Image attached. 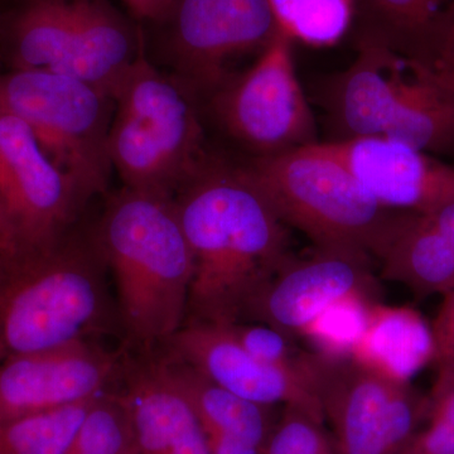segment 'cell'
I'll use <instances>...</instances> for the list:
<instances>
[{
  "instance_id": "d4e9b609",
  "label": "cell",
  "mask_w": 454,
  "mask_h": 454,
  "mask_svg": "<svg viewBox=\"0 0 454 454\" xmlns=\"http://www.w3.org/2000/svg\"><path fill=\"white\" fill-rule=\"evenodd\" d=\"M67 454H138L119 393L107 391L94 400Z\"/></svg>"
},
{
  "instance_id": "6da1fadb",
  "label": "cell",
  "mask_w": 454,
  "mask_h": 454,
  "mask_svg": "<svg viewBox=\"0 0 454 454\" xmlns=\"http://www.w3.org/2000/svg\"><path fill=\"white\" fill-rule=\"evenodd\" d=\"M173 201L193 256L184 325L241 322L293 255L288 226L243 163L212 152Z\"/></svg>"
},
{
  "instance_id": "52a82bcc",
  "label": "cell",
  "mask_w": 454,
  "mask_h": 454,
  "mask_svg": "<svg viewBox=\"0 0 454 454\" xmlns=\"http://www.w3.org/2000/svg\"><path fill=\"white\" fill-rule=\"evenodd\" d=\"M136 23L109 0H31L0 14V49L11 70L64 74L113 98L145 49Z\"/></svg>"
},
{
  "instance_id": "4dcf8cb0",
  "label": "cell",
  "mask_w": 454,
  "mask_h": 454,
  "mask_svg": "<svg viewBox=\"0 0 454 454\" xmlns=\"http://www.w3.org/2000/svg\"><path fill=\"white\" fill-rule=\"evenodd\" d=\"M136 22L153 25L163 17L170 0H122Z\"/></svg>"
},
{
  "instance_id": "277c9868",
  "label": "cell",
  "mask_w": 454,
  "mask_h": 454,
  "mask_svg": "<svg viewBox=\"0 0 454 454\" xmlns=\"http://www.w3.org/2000/svg\"><path fill=\"white\" fill-rule=\"evenodd\" d=\"M110 160L124 187L173 197L207 160L202 98L146 56L113 95Z\"/></svg>"
},
{
  "instance_id": "d6986e66",
  "label": "cell",
  "mask_w": 454,
  "mask_h": 454,
  "mask_svg": "<svg viewBox=\"0 0 454 454\" xmlns=\"http://www.w3.org/2000/svg\"><path fill=\"white\" fill-rule=\"evenodd\" d=\"M133 427L139 454H211L199 417L163 361L134 406Z\"/></svg>"
},
{
  "instance_id": "d6a6232c",
  "label": "cell",
  "mask_w": 454,
  "mask_h": 454,
  "mask_svg": "<svg viewBox=\"0 0 454 454\" xmlns=\"http://www.w3.org/2000/svg\"><path fill=\"white\" fill-rule=\"evenodd\" d=\"M20 249L22 245H20L16 227L8 211L5 210L4 205L0 201V254L5 255V254L17 253Z\"/></svg>"
},
{
  "instance_id": "ffe728a7",
  "label": "cell",
  "mask_w": 454,
  "mask_h": 454,
  "mask_svg": "<svg viewBox=\"0 0 454 454\" xmlns=\"http://www.w3.org/2000/svg\"><path fill=\"white\" fill-rule=\"evenodd\" d=\"M438 18L426 0H356L349 37L355 49L390 51L427 71Z\"/></svg>"
},
{
  "instance_id": "2e32d148",
  "label": "cell",
  "mask_w": 454,
  "mask_h": 454,
  "mask_svg": "<svg viewBox=\"0 0 454 454\" xmlns=\"http://www.w3.org/2000/svg\"><path fill=\"white\" fill-rule=\"evenodd\" d=\"M324 143L384 207L423 215L454 199V167L406 143L387 137Z\"/></svg>"
},
{
  "instance_id": "30bf717a",
  "label": "cell",
  "mask_w": 454,
  "mask_h": 454,
  "mask_svg": "<svg viewBox=\"0 0 454 454\" xmlns=\"http://www.w3.org/2000/svg\"><path fill=\"white\" fill-rule=\"evenodd\" d=\"M151 26L170 74L202 101L232 74L231 59L260 55L279 32L268 0H170Z\"/></svg>"
},
{
  "instance_id": "3957f363",
  "label": "cell",
  "mask_w": 454,
  "mask_h": 454,
  "mask_svg": "<svg viewBox=\"0 0 454 454\" xmlns=\"http://www.w3.org/2000/svg\"><path fill=\"white\" fill-rule=\"evenodd\" d=\"M107 273L95 229L0 254V363L119 328Z\"/></svg>"
},
{
  "instance_id": "e575fe53",
  "label": "cell",
  "mask_w": 454,
  "mask_h": 454,
  "mask_svg": "<svg viewBox=\"0 0 454 454\" xmlns=\"http://www.w3.org/2000/svg\"><path fill=\"white\" fill-rule=\"evenodd\" d=\"M22 2H31V0H20V3H22Z\"/></svg>"
},
{
  "instance_id": "836d02e7",
  "label": "cell",
  "mask_w": 454,
  "mask_h": 454,
  "mask_svg": "<svg viewBox=\"0 0 454 454\" xmlns=\"http://www.w3.org/2000/svg\"><path fill=\"white\" fill-rule=\"evenodd\" d=\"M427 7H428L430 13L435 18L439 17L442 9H443L444 0H426Z\"/></svg>"
},
{
  "instance_id": "8fae6325",
  "label": "cell",
  "mask_w": 454,
  "mask_h": 454,
  "mask_svg": "<svg viewBox=\"0 0 454 454\" xmlns=\"http://www.w3.org/2000/svg\"><path fill=\"white\" fill-rule=\"evenodd\" d=\"M336 454H402L423 428L428 395L349 358L325 357L318 380Z\"/></svg>"
},
{
  "instance_id": "7402d4cb",
  "label": "cell",
  "mask_w": 454,
  "mask_h": 454,
  "mask_svg": "<svg viewBox=\"0 0 454 454\" xmlns=\"http://www.w3.org/2000/svg\"><path fill=\"white\" fill-rule=\"evenodd\" d=\"M278 29L316 49L336 46L348 35L356 0H268Z\"/></svg>"
},
{
  "instance_id": "f1b7e54d",
  "label": "cell",
  "mask_w": 454,
  "mask_h": 454,
  "mask_svg": "<svg viewBox=\"0 0 454 454\" xmlns=\"http://www.w3.org/2000/svg\"><path fill=\"white\" fill-rule=\"evenodd\" d=\"M427 73L454 91V0H448L439 14Z\"/></svg>"
},
{
  "instance_id": "5b68a950",
  "label": "cell",
  "mask_w": 454,
  "mask_h": 454,
  "mask_svg": "<svg viewBox=\"0 0 454 454\" xmlns=\"http://www.w3.org/2000/svg\"><path fill=\"white\" fill-rule=\"evenodd\" d=\"M316 90L330 140L387 137L429 154L454 155V91L387 50L364 47Z\"/></svg>"
},
{
  "instance_id": "ba28073f",
  "label": "cell",
  "mask_w": 454,
  "mask_h": 454,
  "mask_svg": "<svg viewBox=\"0 0 454 454\" xmlns=\"http://www.w3.org/2000/svg\"><path fill=\"white\" fill-rule=\"evenodd\" d=\"M0 107L31 129L51 160L90 200L106 192L112 176V98L73 77L44 71L0 74Z\"/></svg>"
},
{
  "instance_id": "1f68e13d",
  "label": "cell",
  "mask_w": 454,
  "mask_h": 454,
  "mask_svg": "<svg viewBox=\"0 0 454 454\" xmlns=\"http://www.w3.org/2000/svg\"><path fill=\"white\" fill-rule=\"evenodd\" d=\"M206 435L211 454H262V448L245 439L225 434Z\"/></svg>"
},
{
  "instance_id": "7c38bea8",
  "label": "cell",
  "mask_w": 454,
  "mask_h": 454,
  "mask_svg": "<svg viewBox=\"0 0 454 454\" xmlns=\"http://www.w3.org/2000/svg\"><path fill=\"white\" fill-rule=\"evenodd\" d=\"M0 201L22 249L42 247L74 229L88 196L38 145L31 129L0 107Z\"/></svg>"
},
{
  "instance_id": "8992f818",
  "label": "cell",
  "mask_w": 454,
  "mask_h": 454,
  "mask_svg": "<svg viewBox=\"0 0 454 454\" xmlns=\"http://www.w3.org/2000/svg\"><path fill=\"white\" fill-rule=\"evenodd\" d=\"M241 163L283 223L309 236L313 247L381 262L417 215L376 202L324 142Z\"/></svg>"
},
{
  "instance_id": "f546056e",
  "label": "cell",
  "mask_w": 454,
  "mask_h": 454,
  "mask_svg": "<svg viewBox=\"0 0 454 454\" xmlns=\"http://www.w3.org/2000/svg\"><path fill=\"white\" fill-rule=\"evenodd\" d=\"M434 336V365L454 370V291L443 295L437 316L432 324Z\"/></svg>"
},
{
  "instance_id": "83f0119b",
  "label": "cell",
  "mask_w": 454,
  "mask_h": 454,
  "mask_svg": "<svg viewBox=\"0 0 454 454\" xmlns=\"http://www.w3.org/2000/svg\"><path fill=\"white\" fill-rule=\"evenodd\" d=\"M325 423L298 406H283L262 454H336Z\"/></svg>"
},
{
  "instance_id": "4fadbf2b",
  "label": "cell",
  "mask_w": 454,
  "mask_h": 454,
  "mask_svg": "<svg viewBox=\"0 0 454 454\" xmlns=\"http://www.w3.org/2000/svg\"><path fill=\"white\" fill-rule=\"evenodd\" d=\"M128 349L74 340L0 363V420L77 404L121 382Z\"/></svg>"
},
{
  "instance_id": "9c48e42d",
  "label": "cell",
  "mask_w": 454,
  "mask_h": 454,
  "mask_svg": "<svg viewBox=\"0 0 454 454\" xmlns=\"http://www.w3.org/2000/svg\"><path fill=\"white\" fill-rule=\"evenodd\" d=\"M293 42L278 32L258 59L203 98V112L247 155L278 157L318 143L315 116L295 73Z\"/></svg>"
},
{
  "instance_id": "7a4b0ae2",
  "label": "cell",
  "mask_w": 454,
  "mask_h": 454,
  "mask_svg": "<svg viewBox=\"0 0 454 454\" xmlns=\"http://www.w3.org/2000/svg\"><path fill=\"white\" fill-rule=\"evenodd\" d=\"M95 235L115 286L124 348H162L186 322L193 256L173 197L122 187L106 203Z\"/></svg>"
},
{
  "instance_id": "cb8c5ba5",
  "label": "cell",
  "mask_w": 454,
  "mask_h": 454,
  "mask_svg": "<svg viewBox=\"0 0 454 454\" xmlns=\"http://www.w3.org/2000/svg\"><path fill=\"white\" fill-rule=\"evenodd\" d=\"M229 328L256 360L303 379L318 391L319 375L325 361L324 355L301 349L295 345L294 339L267 325L238 322L229 325Z\"/></svg>"
},
{
  "instance_id": "484cf974",
  "label": "cell",
  "mask_w": 454,
  "mask_h": 454,
  "mask_svg": "<svg viewBox=\"0 0 454 454\" xmlns=\"http://www.w3.org/2000/svg\"><path fill=\"white\" fill-rule=\"evenodd\" d=\"M375 301L378 300L361 294L342 298L317 317L301 339L309 340L317 354L334 360L349 358Z\"/></svg>"
},
{
  "instance_id": "9a60e30c",
  "label": "cell",
  "mask_w": 454,
  "mask_h": 454,
  "mask_svg": "<svg viewBox=\"0 0 454 454\" xmlns=\"http://www.w3.org/2000/svg\"><path fill=\"white\" fill-rule=\"evenodd\" d=\"M158 351L250 402L294 405L325 420L318 391L312 384L256 360L229 325H184Z\"/></svg>"
},
{
  "instance_id": "5bb4252c",
  "label": "cell",
  "mask_w": 454,
  "mask_h": 454,
  "mask_svg": "<svg viewBox=\"0 0 454 454\" xmlns=\"http://www.w3.org/2000/svg\"><path fill=\"white\" fill-rule=\"evenodd\" d=\"M372 260L364 253L317 247L307 255L293 254L253 298L241 322L301 339L317 317L342 298L361 294L379 301Z\"/></svg>"
},
{
  "instance_id": "4316f807",
  "label": "cell",
  "mask_w": 454,
  "mask_h": 454,
  "mask_svg": "<svg viewBox=\"0 0 454 454\" xmlns=\"http://www.w3.org/2000/svg\"><path fill=\"white\" fill-rule=\"evenodd\" d=\"M402 454H454V370L437 369L426 424Z\"/></svg>"
},
{
  "instance_id": "ac0fdd59",
  "label": "cell",
  "mask_w": 454,
  "mask_h": 454,
  "mask_svg": "<svg viewBox=\"0 0 454 454\" xmlns=\"http://www.w3.org/2000/svg\"><path fill=\"white\" fill-rule=\"evenodd\" d=\"M432 324L417 309L375 301L349 360L397 382H411L434 363Z\"/></svg>"
},
{
  "instance_id": "603a6c76",
  "label": "cell",
  "mask_w": 454,
  "mask_h": 454,
  "mask_svg": "<svg viewBox=\"0 0 454 454\" xmlns=\"http://www.w3.org/2000/svg\"><path fill=\"white\" fill-rule=\"evenodd\" d=\"M97 397L55 411L0 420V454H67Z\"/></svg>"
},
{
  "instance_id": "44dd1931",
  "label": "cell",
  "mask_w": 454,
  "mask_h": 454,
  "mask_svg": "<svg viewBox=\"0 0 454 454\" xmlns=\"http://www.w3.org/2000/svg\"><path fill=\"white\" fill-rule=\"evenodd\" d=\"M162 358L170 378L187 397L206 434H225L245 439L264 450L278 418L276 406L258 404L231 391L193 370L192 367L155 351Z\"/></svg>"
},
{
  "instance_id": "e0dca14e",
  "label": "cell",
  "mask_w": 454,
  "mask_h": 454,
  "mask_svg": "<svg viewBox=\"0 0 454 454\" xmlns=\"http://www.w3.org/2000/svg\"><path fill=\"white\" fill-rule=\"evenodd\" d=\"M381 277L417 295L454 291V199L414 215L381 260Z\"/></svg>"
}]
</instances>
